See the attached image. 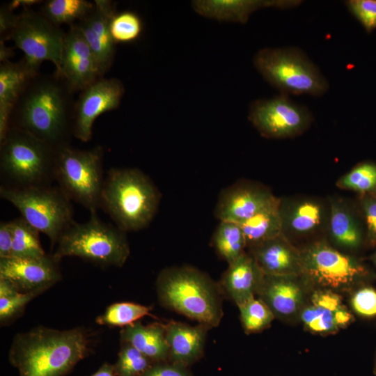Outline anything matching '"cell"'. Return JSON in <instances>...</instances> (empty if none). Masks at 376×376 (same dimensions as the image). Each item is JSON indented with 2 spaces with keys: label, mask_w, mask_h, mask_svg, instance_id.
<instances>
[{
  "label": "cell",
  "mask_w": 376,
  "mask_h": 376,
  "mask_svg": "<svg viewBox=\"0 0 376 376\" xmlns=\"http://www.w3.org/2000/svg\"><path fill=\"white\" fill-rule=\"evenodd\" d=\"M345 4L368 33L376 29V0H348Z\"/></svg>",
  "instance_id": "74e56055"
},
{
  "label": "cell",
  "mask_w": 376,
  "mask_h": 376,
  "mask_svg": "<svg viewBox=\"0 0 376 376\" xmlns=\"http://www.w3.org/2000/svg\"><path fill=\"white\" fill-rule=\"evenodd\" d=\"M369 235L376 239V201L366 199L363 203Z\"/></svg>",
  "instance_id": "7bdbcfd3"
},
{
  "label": "cell",
  "mask_w": 376,
  "mask_h": 376,
  "mask_svg": "<svg viewBox=\"0 0 376 376\" xmlns=\"http://www.w3.org/2000/svg\"><path fill=\"white\" fill-rule=\"evenodd\" d=\"M154 363L130 344L121 343L113 369L116 376H141Z\"/></svg>",
  "instance_id": "e575fe53"
},
{
  "label": "cell",
  "mask_w": 376,
  "mask_h": 376,
  "mask_svg": "<svg viewBox=\"0 0 376 376\" xmlns=\"http://www.w3.org/2000/svg\"><path fill=\"white\" fill-rule=\"evenodd\" d=\"M142 19L132 11L116 13L110 21L109 29L114 42L128 43L136 40L143 31Z\"/></svg>",
  "instance_id": "d590c367"
},
{
  "label": "cell",
  "mask_w": 376,
  "mask_h": 376,
  "mask_svg": "<svg viewBox=\"0 0 376 376\" xmlns=\"http://www.w3.org/2000/svg\"><path fill=\"white\" fill-rule=\"evenodd\" d=\"M240 318L246 333H257L268 327L274 315L260 299L254 297L237 305Z\"/></svg>",
  "instance_id": "836d02e7"
},
{
  "label": "cell",
  "mask_w": 376,
  "mask_h": 376,
  "mask_svg": "<svg viewBox=\"0 0 376 376\" xmlns=\"http://www.w3.org/2000/svg\"><path fill=\"white\" fill-rule=\"evenodd\" d=\"M339 186L359 191H366L376 187V166L363 164L354 168L343 177Z\"/></svg>",
  "instance_id": "8d00e7d4"
},
{
  "label": "cell",
  "mask_w": 376,
  "mask_h": 376,
  "mask_svg": "<svg viewBox=\"0 0 376 376\" xmlns=\"http://www.w3.org/2000/svg\"><path fill=\"white\" fill-rule=\"evenodd\" d=\"M301 274L311 282L330 289L348 288L364 272L355 260L324 243L301 253Z\"/></svg>",
  "instance_id": "7c38bea8"
},
{
  "label": "cell",
  "mask_w": 376,
  "mask_h": 376,
  "mask_svg": "<svg viewBox=\"0 0 376 376\" xmlns=\"http://www.w3.org/2000/svg\"><path fill=\"white\" fill-rule=\"evenodd\" d=\"M211 245L218 256L228 264L244 253L247 246L240 224L224 221L219 222L214 230Z\"/></svg>",
  "instance_id": "83f0119b"
},
{
  "label": "cell",
  "mask_w": 376,
  "mask_h": 376,
  "mask_svg": "<svg viewBox=\"0 0 376 376\" xmlns=\"http://www.w3.org/2000/svg\"><path fill=\"white\" fill-rule=\"evenodd\" d=\"M52 254L61 260L66 256L80 258L102 267H122L130 249L125 232L103 222L96 212L84 223L74 222L61 235Z\"/></svg>",
  "instance_id": "8992f818"
},
{
  "label": "cell",
  "mask_w": 376,
  "mask_h": 376,
  "mask_svg": "<svg viewBox=\"0 0 376 376\" xmlns=\"http://www.w3.org/2000/svg\"><path fill=\"white\" fill-rule=\"evenodd\" d=\"M160 193L150 178L134 168H112L104 181L100 207L122 230L137 231L155 217Z\"/></svg>",
  "instance_id": "277c9868"
},
{
  "label": "cell",
  "mask_w": 376,
  "mask_h": 376,
  "mask_svg": "<svg viewBox=\"0 0 376 376\" xmlns=\"http://www.w3.org/2000/svg\"><path fill=\"white\" fill-rule=\"evenodd\" d=\"M156 290L162 306L210 329L219 325L224 297L219 283L198 269L185 265L162 269Z\"/></svg>",
  "instance_id": "3957f363"
},
{
  "label": "cell",
  "mask_w": 376,
  "mask_h": 376,
  "mask_svg": "<svg viewBox=\"0 0 376 376\" xmlns=\"http://www.w3.org/2000/svg\"><path fill=\"white\" fill-rule=\"evenodd\" d=\"M17 290L8 280L0 278V322L8 325L21 315L27 304L38 296Z\"/></svg>",
  "instance_id": "f546056e"
},
{
  "label": "cell",
  "mask_w": 376,
  "mask_h": 376,
  "mask_svg": "<svg viewBox=\"0 0 376 376\" xmlns=\"http://www.w3.org/2000/svg\"><path fill=\"white\" fill-rule=\"evenodd\" d=\"M280 201L266 188L238 182L223 189L214 208L220 221L241 224Z\"/></svg>",
  "instance_id": "9a60e30c"
},
{
  "label": "cell",
  "mask_w": 376,
  "mask_h": 376,
  "mask_svg": "<svg viewBox=\"0 0 376 376\" xmlns=\"http://www.w3.org/2000/svg\"><path fill=\"white\" fill-rule=\"evenodd\" d=\"M240 226L249 248L282 235L281 203L262 210Z\"/></svg>",
  "instance_id": "484cf974"
},
{
  "label": "cell",
  "mask_w": 376,
  "mask_h": 376,
  "mask_svg": "<svg viewBox=\"0 0 376 376\" xmlns=\"http://www.w3.org/2000/svg\"><path fill=\"white\" fill-rule=\"evenodd\" d=\"M14 55L12 48L8 47L5 42H0V63L10 61V58Z\"/></svg>",
  "instance_id": "bcb514c9"
},
{
  "label": "cell",
  "mask_w": 376,
  "mask_h": 376,
  "mask_svg": "<svg viewBox=\"0 0 376 376\" xmlns=\"http://www.w3.org/2000/svg\"><path fill=\"white\" fill-rule=\"evenodd\" d=\"M57 149L33 135L10 126L0 142V169L5 186L49 185L54 179Z\"/></svg>",
  "instance_id": "5b68a950"
},
{
  "label": "cell",
  "mask_w": 376,
  "mask_h": 376,
  "mask_svg": "<svg viewBox=\"0 0 376 376\" xmlns=\"http://www.w3.org/2000/svg\"><path fill=\"white\" fill-rule=\"evenodd\" d=\"M253 65L281 94L320 97L329 89L320 70L299 48H263L255 54Z\"/></svg>",
  "instance_id": "52a82bcc"
},
{
  "label": "cell",
  "mask_w": 376,
  "mask_h": 376,
  "mask_svg": "<svg viewBox=\"0 0 376 376\" xmlns=\"http://www.w3.org/2000/svg\"><path fill=\"white\" fill-rule=\"evenodd\" d=\"M249 119L264 136L281 139L294 136L305 130L312 120V115L306 107L280 93L253 102Z\"/></svg>",
  "instance_id": "8fae6325"
},
{
  "label": "cell",
  "mask_w": 376,
  "mask_h": 376,
  "mask_svg": "<svg viewBox=\"0 0 376 376\" xmlns=\"http://www.w3.org/2000/svg\"><path fill=\"white\" fill-rule=\"evenodd\" d=\"M91 376H116L113 369V365L104 363L97 371Z\"/></svg>",
  "instance_id": "f6af8a7d"
},
{
  "label": "cell",
  "mask_w": 376,
  "mask_h": 376,
  "mask_svg": "<svg viewBox=\"0 0 376 376\" xmlns=\"http://www.w3.org/2000/svg\"><path fill=\"white\" fill-rule=\"evenodd\" d=\"M151 306L133 303L117 302L107 306L104 312L96 318L100 325L125 327L137 322L146 315H150Z\"/></svg>",
  "instance_id": "4dcf8cb0"
},
{
  "label": "cell",
  "mask_w": 376,
  "mask_h": 376,
  "mask_svg": "<svg viewBox=\"0 0 376 376\" xmlns=\"http://www.w3.org/2000/svg\"><path fill=\"white\" fill-rule=\"evenodd\" d=\"M59 262L52 254L0 258V278L8 280L21 292L40 295L61 281Z\"/></svg>",
  "instance_id": "5bb4252c"
},
{
  "label": "cell",
  "mask_w": 376,
  "mask_h": 376,
  "mask_svg": "<svg viewBox=\"0 0 376 376\" xmlns=\"http://www.w3.org/2000/svg\"><path fill=\"white\" fill-rule=\"evenodd\" d=\"M74 91L55 72L38 73L28 84L11 113L10 126L22 130L56 149L70 146Z\"/></svg>",
  "instance_id": "6da1fadb"
},
{
  "label": "cell",
  "mask_w": 376,
  "mask_h": 376,
  "mask_svg": "<svg viewBox=\"0 0 376 376\" xmlns=\"http://www.w3.org/2000/svg\"><path fill=\"white\" fill-rule=\"evenodd\" d=\"M11 224L13 228L11 257L40 258L47 255L42 247L40 232L38 230L22 217L11 220Z\"/></svg>",
  "instance_id": "f1b7e54d"
},
{
  "label": "cell",
  "mask_w": 376,
  "mask_h": 376,
  "mask_svg": "<svg viewBox=\"0 0 376 376\" xmlns=\"http://www.w3.org/2000/svg\"><path fill=\"white\" fill-rule=\"evenodd\" d=\"M374 372H375V373L376 374V361H375V365Z\"/></svg>",
  "instance_id": "7dc6e473"
},
{
  "label": "cell",
  "mask_w": 376,
  "mask_h": 376,
  "mask_svg": "<svg viewBox=\"0 0 376 376\" xmlns=\"http://www.w3.org/2000/svg\"><path fill=\"white\" fill-rule=\"evenodd\" d=\"M261 271L267 275L298 276L301 274V253L281 235L250 247Z\"/></svg>",
  "instance_id": "603a6c76"
},
{
  "label": "cell",
  "mask_w": 376,
  "mask_h": 376,
  "mask_svg": "<svg viewBox=\"0 0 376 376\" xmlns=\"http://www.w3.org/2000/svg\"><path fill=\"white\" fill-rule=\"evenodd\" d=\"M38 74L32 72L23 59L0 63V142L10 127L11 113L19 97Z\"/></svg>",
  "instance_id": "cb8c5ba5"
},
{
  "label": "cell",
  "mask_w": 376,
  "mask_h": 376,
  "mask_svg": "<svg viewBox=\"0 0 376 376\" xmlns=\"http://www.w3.org/2000/svg\"><path fill=\"white\" fill-rule=\"evenodd\" d=\"M58 75L74 92H80L102 77L92 50L75 24L70 26L65 32Z\"/></svg>",
  "instance_id": "2e32d148"
},
{
  "label": "cell",
  "mask_w": 376,
  "mask_h": 376,
  "mask_svg": "<svg viewBox=\"0 0 376 376\" xmlns=\"http://www.w3.org/2000/svg\"><path fill=\"white\" fill-rule=\"evenodd\" d=\"M120 343H127L139 350L152 361H169V349L164 323L143 324L137 321L123 327Z\"/></svg>",
  "instance_id": "d4e9b609"
},
{
  "label": "cell",
  "mask_w": 376,
  "mask_h": 376,
  "mask_svg": "<svg viewBox=\"0 0 376 376\" xmlns=\"http://www.w3.org/2000/svg\"><path fill=\"white\" fill-rule=\"evenodd\" d=\"M264 275L253 256L245 252L228 264L218 283L223 296L237 306L257 295Z\"/></svg>",
  "instance_id": "44dd1931"
},
{
  "label": "cell",
  "mask_w": 376,
  "mask_h": 376,
  "mask_svg": "<svg viewBox=\"0 0 376 376\" xmlns=\"http://www.w3.org/2000/svg\"><path fill=\"white\" fill-rule=\"evenodd\" d=\"M300 316L306 327L318 334L334 333L353 318L340 297L331 290L315 291L301 309Z\"/></svg>",
  "instance_id": "ac0fdd59"
},
{
  "label": "cell",
  "mask_w": 376,
  "mask_h": 376,
  "mask_svg": "<svg viewBox=\"0 0 376 376\" xmlns=\"http://www.w3.org/2000/svg\"><path fill=\"white\" fill-rule=\"evenodd\" d=\"M141 376H193V375L189 367L171 361H162L154 363Z\"/></svg>",
  "instance_id": "ab89813d"
},
{
  "label": "cell",
  "mask_w": 376,
  "mask_h": 376,
  "mask_svg": "<svg viewBox=\"0 0 376 376\" xmlns=\"http://www.w3.org/2000/svg\"><path fill=\"white\" fill-rule=\"evenodd\" d=\"M297 276L264 275L257 295L274 316L287 318L301 308L304 290Z\"/></svg>",
  "instance_id": "ffe728a7"
},
{
  "label": "cell",
  "mask_w": 376,
  "mask_h": 376,
  "mask_svg": "<svg viewBox=\"0 0 376 376\" xmlns=\"http://www.w3.org/2000/svg\"><path fill=\"white\" fill-rule=\"evenodd\" d=\"M352 306L359 315L373 318L376 316V290L365 287L357 290L352 297Z\"/></svg>",
  "instance_id": "f35d334b"
},
{
  "label": "cell",
  "mask_w": 376,
  "mask_h": 376,
  "mask_svg": "<svg viewBox=\"0 0 376 376\" xmlns=\"http://www.w3.org/2000/svg\"><path fill=\"white\" fill-rule=\"evenodd\" d=\"M104 150L97 146L79 150L70 146L57 149L54 179L60 189L70 200L91 213L100 207L104 181Z\"/></svg>",
  "instance_id": "ba28073f"
},
{
  "label": "cell",
  "mask_w": 376,
  "mask_h": 376,
  "mask_svg": "<svg viewBox=\"0 0 376 376\" xmlns=\"http://www.w3.org/2000/svg\"><path fill=\"white\" fill-rule=\"evenodd\" d=\"M65 36L60 26L53 24L39 11L27 8L17 15L10 40L24 53L22 59L32 72L39 73L41 63L49 61L59 75Z\"/></svg>",
  "instance_id": "30bf717a"
},
{
  "label": "cell",
  "mask_w": 376,
  "mask_h": 376,
  "mask_svg": "<svg viewBox=\"0 0 376 376\" xmlns=\"http://www.w3.org/2000/svg\"><path fill=\"white\" fill-rule=\"evenodd\" d=\"M124 93L120 80L103 77L81 91L75 104L73 136L83 142L89 141L95 120L100 115L118 109Z\"/></svg>",
  "instance_id": "4fadbf2b"
},
{
  "label": "cell",
  "mask_w": 376,
  "mask_h": 376,
  "mask_svg": "<svg viewBox=\"0 0 376 376\" xmlns=\"http://www.w3.org/2000/svg\"><path fill=\"white\" fill-rule=\"evenodd\" d=\"M17 15L14 14L7 3L0 8V42L10 40L11 33L15 24Z\"/></svg>",
  "instance_id": "60d3db41"
},
{
  "label": "cell",
  "mask_w": 376,
  "mask_h": 376,
  "mask_svg": "<svg viewBox=\"0 0 376 376\" xmlns=\"http://www.w3.org/2000/svg\"><path fill=\"white\" fill-rule=\"evenodd\" d=\"M281 215L283 228L288 224L294 232L306 233L320 225L322 218V209L315 202L304 201L296 204L288 216Z\"/></svg>",
  "instance_id": "d6a6232c"
},
{
  "label": "cell",
  "mask_w": 376,
  "mask_h": 376,
  "mask_svg": "<svg viewBox=\"0 0 376 376\" xmlns=\"http://www.w3.org/2000/svg\"><path fill=\"white\" fill-rule=\"evenodd\" d=\"M93 336L83 327L65 330L36 327L15 336L8 359L19 376H65L91 354Z\"/></svg>",
  "instance_id": "7a4b0ae2"
},
{
  "label": "cell",
  "mask_w": 376,
  "mask_h": 376,
  "mask_svg": "<svg viewBox=\"0 0 376 376\" xmlns=\"http://www.w3.org/2000/svg\"><path fill=\"white\" fill-rule=\"evenodd\" d=\"M39 12L53 24L73 25L87 17L95 3L86 0H47L42 1Z\"/></svg>",
  "instance_id": "4316f807"
},
{
  "label": "cell",
  "mask_w": 376,
  "mask_h": 376,
  "mask_svg": "<svg viewBox=\"0 0 376 376\" xmlns=\"http://www.w3.org/2000/svg\"><path fill=\"white\" fill-rule=\"evenodd\" d=\"M0 196L15 207L29 224L49 238L52 249L75 222L70 200L59 187L1 185Z\"/></svg>",
  "instance_id": "9c48e42d"
},
{
  "label": "cell",
  "mask_w": 376,
  "mask_h": 376,
  "mask_svg": "<svg viewBox=\"0 0 376 376\" xmlns=\"http://www.w3.org/2000/svg\"><path fill=\"white\" fill-rule=\"evenodd\" d=\"M42 1L38 0H13L7 3L8 8L14 12V10L19 7L22 10L31 8V7L36 3H41Z\"/></svg>",
  "instance_id": "ee69618b"
},
{
  "label": "cell",
  "mask_w": 376,
  "mask_h": 376,
  "mask_svg": "<svg viewBox=\"0 0 376 376\" xmlns=\"http://www.w3.org/2000/svg\"><path fill=\"white\" fill-rule=\"evenodd\" d=\"M94 3L92 12L75 24L92 50L103 77L111 66L116 53V43L111 37L109 24L116 11L111 1L95 0Z\"/></svg>",
  "instance_id": "e0dca14e"
},
{
  "label": "cell",
  "mask_w": 376,
  "mask_h": 376,
  "mask_svg": "<svg viewBox=\"0 0 376 376\" xmlns=\"http://www.w3.org/2000/svg\"><path fill=\"white\" fill-rule=\"evenodd\" d=\"M330 228L339 244L351 248L359 245L361 237L354 219L344 207L334 202L331 205Z\"/></svg>",
  "instance_id": "1f68e13d"
},
{
  "label": "cell",
  "mask_w": 376,
  "mask_h": 376,
  "mask_svg": "<svg viewBox=\"0 0 376 376\" xmlns=\"http://www.w3.org/2000/svg\"><path fill=\"white\" fill-rule=\"evenodd\" d=\"M301 2L298 0H196L191 2V6L196 13L206 18L244 24L258 10L290 9Z\"/></svg>",
  "instance_id": "d6986e66"
},
{
  "label": "cell",
  "mask_w": 376,
  "mask_h": 376,
  "mask_svg": "<svg viewBox=\"0 0 376 376\" xmlns=\"http://www.w3.org/2000/svg\"><path fill=\"white\" fill-rule=\"evenodd\" d=\"M13 246V228L11 221L0 224V258L11 257Z\"/></svg>",
  "instance_id": "b9f144b4"
},
{
  "label": "cell",
  "mask_w": 376,
  "mask_h": 376,
  "mask_svg": "<svg viewBox=\"0 0 376 376\" xmlns=\"http://www.w3.org/2000/svg\"><path fill=\"white\" fill-rule=\"evenodd\" d=\"M164 326L169 349V361L189 367L203 357L210 327L173 320L164 323Z\"/></svg>",
  "instance_id": "7402d4cb"
}]
</instances>
